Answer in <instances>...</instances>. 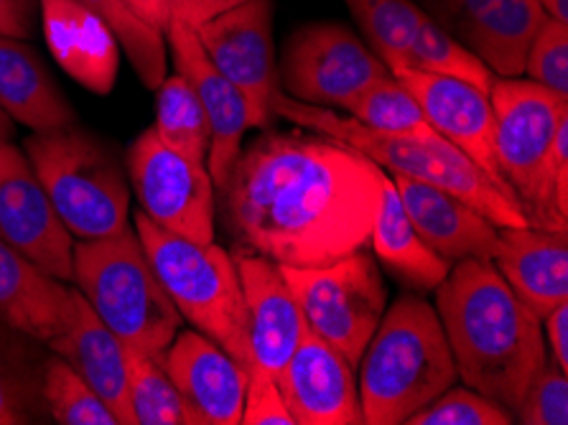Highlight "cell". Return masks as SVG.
<instances>
[{"mask_svg":"<svg viewBox=\"0 0 568 425\" xmlns=\"http://www.w3.org/2000/svg\"><path fill=\"white\" fill-rule=\"evenodd\" d=\"M385 171L326 135L273 133L240 151L220 189L243 253L316 267L369 245Z\"/></svg>","mask_w":568,"mask_h":425,"instance_id":"cell-1","label":"cell"},{"mask_svg":"<svg viewBox=\"0 0 568 425\" xmlns=\"http://www.w3.org/2000/svg\"><path fill=\"white\" fill-rule=\"evenodd\" d=\"M434 291L456 377L515 415L548 360L540 318L493 260H462Z\"/></svg>","mask_w":568,"mask_h":425,"instance_id":"cell-2","label":"cell"},{"mask_svg":"<svg viewBox=\"0 0 568 425\" xmlns=\"http://www.w3.org/2000/svg\"><path fill=\"white\" fill-rule=\"evenodd\" d=\"M357 367L367 425L406 423L459 380L442 318L413 293L385 308Z\"/></svg>","mask_w":568,"mask_h":425,"instance_id":"cell-3","label":"cell"},{"mask_svg":"<svg viewBox=\"0 0 568 425\" xmlns=\"http://www.w3.org/2000/svg\"><path fill=\"white\" fill-rule=\"evenodd\" d=\"M273 118H286L312 133L334 138L363 151L369 161L387 169L393 176H406L444 189L462 202L475 206L495 227H523L525 214L513 199H507L493 179L475 161L454 149L444 138L387 135L359 125L357 120L342 118L329 108L308 105L281 92L271 105Z\"/></svg>","mask_w":568,"mask_h":425,"instance_id":"cell-4","label":"cell"},{"mask_svg":"<svg viewBox=\"0 0 568 425\" xmlns=\"http://www.w3.org/2000/svg\"><path fill=\"white\" fill-rule=\"evenodd\" d=\"M72 281L125 346L161 357L182 328L184 318L133 230L74 242Z\"/></svg>","mask_w":568,"mask_h":425,"instance_id":"cell-5","label":"cell"},{"mask_svg":"<svg viewBox=\"0 0 568 425\" xmlns=\"http://www.w3.org/2000/svg\"><path fill=\"white\" fill-rule=\"evenodd\" d=\"M135 234L182 318L251 367L247 308L237 265L225 247L192 242L135 214Z\"/></svg>","mask_w":568,"mask_h":425,"instance_id":"cell-6","label":"cell"},{"mask_svg":"<svg viewBox=\"0 0 568 425\" xmlns=\"http://www.w3.org/2000/svg\"><path fill=\"white\" fill-rule=\"evenodd\" d=\"M23 153L64 227L80 240L110 237L128 227L131 186L115 153L74 125L39 130Z\"/></svg>","mask_w":568,"mask_h":425,"instance_id":"cell-7","label":"cell"},{"mask_svg":"<svg viewBox=\"0 0 568 425\" xmlns=\"http://www.w3.org/2000/svg\"><path fill=\"white\" fill-rule=\"evenodd\" d=\"M495 115L497 171L518 199L525 222L540 230H564L568 216L558 210L550 155L558 128L568 118V98L528 77H495L489 87Z\"/></svg>","mask_w":568,"mask_h":425,"instance_id":"cell-8","label":"cell"},{"mask_svg":"<svg viewBox=\"0 0 568 425\" xmlns=\"http://www.w3.org/2000/svg\"><path fill=\"white\" fill-rule=\"evenodd\" d=\"M306 326L357 370L387 308V291L375 255L365 247L329 265H278Z\"/></svg>","mask_w":568,"mask_h":425,"instance_id":"cell-9","label":"cell"},{"mask_svg":"<svg viewBox=\"0 0 568 425\" xmlns=\"http://www.w3.org/2000/svg\"><path fill=\"white\" fill-rule=\"evenodd\" d=\"M281 90L318 108H347L359 92L390 72L347 26L308 23L288 39L278 64Z\"/></svg>","mask_w":568,"mask_h":425,"instance_id":"cell-10","label":"cell"},{"mask_svg":"<svg viewBox=\"0 0 568 425\" xmlns=\"http://www.w3.org/2000/svg\"><path fill=\"white\" fill-rule=\"evenodd\" d=\"M128 173L141 212L192 242H214V184L206 166L161 143L145 128L128 149Z\"/></svg>","mask_w":568,"mask_h":425,"instance_id":"cell-11","label":"cell"},{"mask_svg":"<svg viewBox=\"0 0 568 425\" xmlns=\"http://www.w3.org/2000/svg\"><path fill=\"white\" fill-rule=\"evenodd\" d=\"M194 31L210 62L245 94L253 128L268 125L273 100L283 92L271 0H247Z\"/></svg>","mask_w":568,"mask_h":425,"instance_id":"cell-12","label":"cell"},{"mask_svg":"<svg viewBox=\"0 0 568 425\" xmlns=\"http://www.w3.org/2000/svg\"><path fill=\"white\" fill-rule=\"evenodd\" d=\"M0 240L49 275L72 281V232L51 206L29 155L11 141L0 143Z\"/></svg>","mask_w":568,"mask_h":425,"instance_id":"cell-13","label":"cell"},{"mask_svg":"<svg viewBox=\"0 0 568 425\" xmlns=\"http://www.w3.org/2000/svg\"><path fill=\"white\" fill-rule=\"evenodd\" d=\"M406 90L416 98L438 135L449 141L454 149H459L467 159L495 181L497 189L518 204V199L505 184V179L497 171L495 159V115L489 94L479 87L456 80V77L420 72V69H398L393 72ZM520 206V204H518Z\"/></svg>","mask_w":568,"mask_h":425,"instance_id":"cell-14","label":"cell"},{"mask_svg":"<svg viewBox=\"0 0 568 425\" xmlns=\"http://www.w3.org/2000/svg\"><path fill=\"white\" fill-rule=\"evenodd\" d=\"M166 43L176 74L192 84L204 108L212 138L206 171H210L214 189H222L240 151H243L245 130L253 128L251 105H247L245 94L210 62L192 26L179 19L171 21L166 29Z\"/></svg>","mask_w":568,"mask_h":425,"instance_id":"cell-15","label":"cell"},{"mask_svg":"<svg viewBox=\"0 0 568 425\" xmlns=\"http://www.w3.org/2000/svg\"><path fill=\"white\" fill-rule=\"evenodd\" d=\"M275 385L296 425L365 423L355 367L308 326Z\"/></svg>","mask_w":568,"mask_h":425,"instance_id":"cell-16","label":"cell"},{"mask_svg":"<svg viewBox=\"0 0 568 425\" xmlns=\"http://www.w3.org/2000/svg\"><path fill=\"white\" fill-rule=\"evenodd\" d=\"M438 23L495 77H523L530 41L548 16L538 0H436Z\"/></svg>","mask_w":568,"mask_h":425,"instance_id":"cell-17","label":"cell"},{"mask_svg":"<svg viewBox=\"0 0 568 425\" xmlns=\"http://www.w3.org/2000/svg\"><path fill=\"white\" fill-rule=\"evenodd\" d=\"M232 257L247 308V344H251L247 375L275 380L301 342L306 328L304 314L283 281L278 265L253 253H237Z\"/></svg>","mask_w":568,"mask_h":425,"instance_id":"cell-18","label":"cell"},{"mask_svg":"<svg viewBox=\"0 0 568 425\" xmlns=\"http://www.w3.org/2000/svg\"><path fill=\"white\" fill-rule=\"evenodd\" d=\"M161 362L200 425H237L243 418L247 370L210 336L179 328Z\"/></svg>","mask_w":568,"mask_h":425,"instance_id":"cell-19","label":"cell"},{"mask_svg":"<svg viewBox=\"0 0 568 425\" xmlns=\"http://www.w3.org/2000/svg\"><path fill=\"white\" fill-rule=\"evenodd\" d=\"M398 189L400 204L406 210L413 230L434 253L449 265L462 260H493L497 230L485 214L462 202L444 189L424 181L390 176Z\"/></svg>","mask_w":568,"mask_h":425,"instance_id":"cell-20","label":"cell"},{"mask_svg":"<svg viewBox=\"0 0 568 425\" xmlns=\"http://www.w3.org/2000/svg\"><path fill=\"white\" fill-rule=\"evenodd\" d=\"M493 263L538 318L568 303V237L564 230L500 227Z\"/></svg>","mask_w":568,"mask_h":425,"instance_id":"cell-21","label":"cell"},{"mask_svg":"<svg viewBox=\"0 0 568 425\" xmlns=\"http://www.w3.org/2000/svg\"><path fill=\"white\" fill-rule=\"evenodd\" d=\"M44 39L57 64L94 94H110L120 69L113 31L80 0H37Z\"/></svg>","mask_w":568,"mask_h":425,"instance_id":"cell-22","label":"cell"},{"mask_svg":"<svg viewBox=\"0 0 568 425\" xmlns=\"http://www.w3.org/2000/svg\"><path fill=\"white\" fill-rule=\"evenodd\" d=\"M72 318L64 332L57 334L47 346L108 403L120 425H133L125 344L94 314L80 291L72 289Z\"/></svg>","mask_w":568,"mask_h":425,"instance_id":"cell-23","label":"cell"},{"mask_svg":"<svg viewBox=\"0 0 568 425\" xmlns=\"http://www.w3.org/2000/svg\"><path fill=\"white\" fill-rule=\"evenodd\" d=\"M72 289L0 240V321L39 344L62 334L72 318Z\"/></svg>","mask_w":568,"mask_h":425,"instance_id":"cell-24","label":"cell"},{"mask_svg":"<svg viewBox=\"0 0 568 425\" xmlns=\"http://www.w3.org/2000/svg\"><path fill=\"white\" fill-rule=\"evenodd\" d=\"M0 110L33 133L77 120L39 51L11 37H0Z\"/></svg>","mask_w":568,"mask_h":425,"instance_id":"cell-25","label":"cell"},{"mask_svg":"<svg viewBox=\"0 0 568 425\" xmlns=\"http://www.w3.org/2000/svg\"><path fill=\"white\" fill-rule=\"evenodd\" d=\"M369 242H373L375 260H381L398 281L416 291H434L452 271V265L438 257L413 230L390 173H385L383 179L381 210L375 214Z\"/></svg>","mask_w":568,"mask_h":425,"instance_id":"cell-26","label":"cell"},{"mask_svg":"<svg viewBox=\"0 0 568 425\" xmlns=\"http://www.w3.org/2000/svg\"><path fill=\"white\" fill-rule=\"evenodd\" d=\"M37 344L0 321V425H29L49 418L41 397L47 357Z\"/></svg>","mask_w":568,"mask_h":425,"instance_id":"cell-27","label":"cell"},{"mask_svg":"<svg viewBox=\"0 0 568 425\" xmlns=\"http://www.w3.org/2000/svg\"><path fill=\"white\" fill-rule=\"evenodd\" d=\"M133 425H200L161 357L125 346Z\"/></svg>","mask_w":568,"mask_h":425,"instance_id":"cell-28","label":"cell"},{"mask_svg":"<svg viewBox=\"0 0 568 425\" xmlns=\"http://www.w3.org/2000/svg\"><path fill=\"white\" fill-rule=\"evenodd\" d=\"M344 3L367 41L373 43L375 54L383 59L387 72L406 69L426 11H420L410 0H344Z\"/></svg>","mask_w":568,"mask_h":425,"instance_id":"cell-29","label":"cell"},{"mask_svg":"<svg viewBox=\"0 0 568 425\" xmlns=\"http://www.w3.org/2000/svg\"><path fill=\"white\" fill-rule=\"evenodd\" d=\"M153 130L163 145L206 166L210 155V123L196 92L184 77L171 74L156 90V123Z\"/></svg>","mask_w":568,"mask_h":425,"instance_id":"cell-30","label":"cell"},{"mask_svg":"<svg viewBox=\"0 0 568 425\" xmlns=\"http://www.w3.org/2000/svg\"><path fill=\"white\" fill-rule=\"evenodd\" d=\"M80 3L88 6L113 31L120 49L125 51L128 62L135 69V74L141 77V82L149 90H159V84L169 77L166 37L138 19L125 0H80Z\"/></svg>","mask_w":568,"mask_h":425,"instance_id":"cell-31","label":"cell"},{"mask_svg":"<svg viewBox=\"0 0 568 425\" xmlns=\"http://www.w3.org/2000/svg\"><path fill=\"white\" fill-rule=\"evenodd\" d=\"M352 120L377 133L387 135H410V138H442L428 125L424 110L416 98L403 87L393 74L373 82L349 102L347 108Z\"/></svg>","mask_w":568,"mask_h":425,"instance_id":"cell-32","label":"cell"},{"mask_svg":"<svg viewBox=\"0 0 568 425\" xmlns=\"http://www.w3.org/2000/svg\"><path fill=\"white\" fill-rule=\"evenodd\" d=\"M41 397L49 418L62 425H120L108 403L57 354L44 360Z\"/></svg>","mask_w":568,"mask_h":425,"instance_id":"cell-33","label":"cell"},{"mask_svg":"<svg viewBox=\"0 0 568 425\" xmlns=\"http://www.w3.org/2000/svg\"><path fill=\"white\" fill-rule=\"evenodd\" d=\"M408 67L420 69V72L456 77V80L475 84L487 94L489 87L495 82V74L428 13L424 16V21H420L418 37L413 41Z\"/></svg>","mask_w":568,"mask_h":425,"instance_id":"cell-34","label":"cell"},{"mask_svg":"<svg viewBox=\"0 0 568 425\" xmlns=\"http://www.w3.org/2000/svg\"><path fill=\"white\" fill-rule=\"evenodd\" d=\"M515 415L471 387H449L413 413L406 425H513Z\"/></svg>","mask_w":568,"mask_h":425,"instance_id":"cell-35","label":"cell"},{"mask_svg":"<svg viewBox=\"0 0 568 425\" xmlns=\"http://www.w3.org/2000/svg\"><path fill=\"white\" fill-rule=\"evenodd\" d=\"M523 74L546 90L568 98V23L546 19L530 41Z\"/></svg>","mask_w":568,"mask_h":425,"instance_id":"cell-36","label":"cell"},{"mask_svg":"<svg viewBox=\"0 0 568 425\" xmlns=\"http://www.w3.org/2000/svg\"><path fill=\"white\" fill-rule=\"evenodd\" d=\"M515 423L525 425H566L568 423V377L554 360L532 380L523 403L515 411Z\"/></svg>","mask_w":568,"mask_h":425,"instance_id":"cell-37","label":"cell"},{"mask_svg":"<svg viewBox=\"0 0 568 425\" xmlns=\"http://www.w3.org/2000/svg\"><path fill=\"white\" fill-rule=\"evenodd\" d=\"M240 423L245 425H296L291 418L286 403H283L281 389L275 380L247 375V389H245V405L243 418Z\"/></svg>","mask_w":568,"mask_h":425,"instance_id":"cell-38","label":"cell"},{"mask_svg":"<svg viewBox=\"0 0 568 425\" xmlns=\"http://www.w3.org/2000/svg\"><path fill=\"white\" fill-rule=\"evenodd\" d=\"M37 13V0H0V37L31 39Z\"/></svg>","mask_w":568,"mask_h":425,"instance_id":"cell-39","label":"cell"},{"mask_svg":"<svg viewBox=\"0 0 568 425\" xmlns=\"http://www.w3.org/2000/svg\"><path fill=\"white\" fill-rule=\"evenodd\" d=\"M540 324H544V340L550 360L568 372V303L556 306L550 314L540 318Z\"/></svg>","mask_w":568,"mask_h":425,"instance_id":"cell-40","label":"cell"},{"mask_svg":"<svg viewBox=\"0 0 568 425\" xmlns=\"http://www.w3.org/2000/svg\"><path fill=\"white\" fill-rule=\"evenodd\" d=\"M243 3L247 0H174V19L184 21L192 29H200L202 23L217 19V16Z\"/></svg>","mask_w":568,"mask_h":425,"instance_id":"cell-41","label":"cell"},{"mask_svg":"<svg viewBox=\"0 0 568 425\" xmlns=\"http://www.w3.org/2000/svg\"><path fill=\"white\" fill-rule=\"evenodd\" d=\"M550 181H554L556 204L568 216V118L561 123L554 141V155H550Z\"/></svg>","mask_w":568,"mask_h":425,"instance_id":"cell-42","label":"cell"},{"mask_svg":"<svg viewBox=\"0 0 568 425\" xmlns=\"http://www.w3.org/2000/svg\"><path fill=\"white\" fill-rule=\"evenodd\" d=\"M125 3L138 19L166 37V29L174 21V0H125Z\"/></svg>","mask_w":568,"mask_h":425,"instance_id":"cell-43","label":"cell"},{"mask_svg":"<svg viewBox=\"0 0 568 425\" xmlns=\"http://www.w3.org/2000/svg\"><path fill=\"white\" fill-rule=\"evenodd\" d=\"M538 6L544 8L548 19L568 23V0H538Z\"/></svg>","mask_w":568,"mask_h":425,"instance_id":"cell-44","label":"cell"},{"mask_svg":"<svg viewBox=\"0 0 568 425\" xmlns=\"http://www.w3.org/2000/svg\"><path fill=\"white\" fill-rule=\"evenodd\" d=\"M13 138V120L0 110V143H8Z\"/></svg>","mask_w":568,"mask_h":425,"instance_id":"cell-45","label":"cell"}]
</instances>
